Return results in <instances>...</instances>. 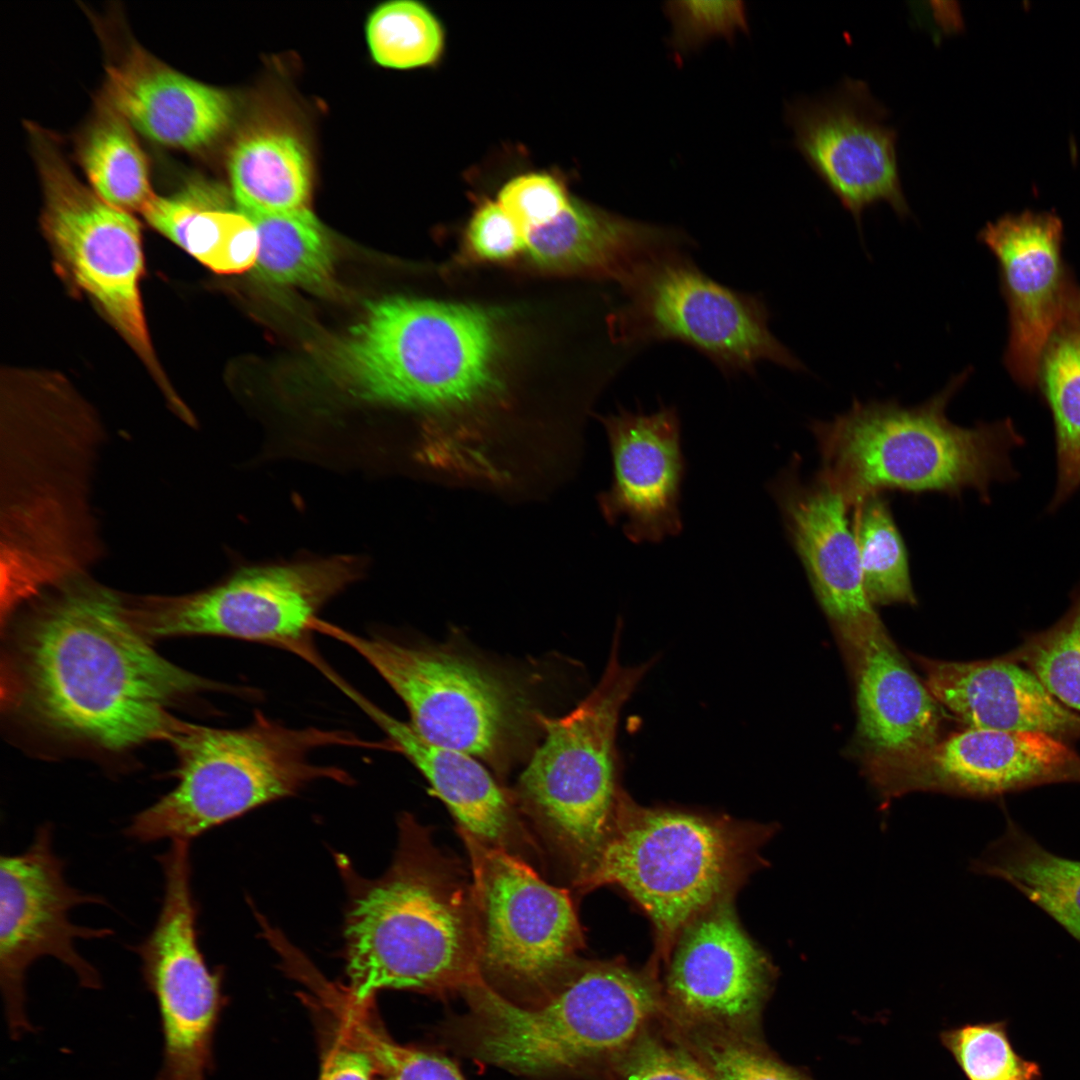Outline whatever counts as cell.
<instances>
[{
    "label": "cell",
    "instance_id": "14",
    "mask_svg": "<svg viewBox=\"0 0 1080 1080\" xmlns=\"http://www.w3.org/2000/svg\"><path fill=\"white\" fill-rule=\"evenodd\" d=\"M362 572L363 561L352 555L248 568L200 592L138 600L127 605V616L147 639L222 636L301 656L313 648L310 635L320 610Z\"/></svg>",
    "mask_w": 1080,
    "mask_h": 1080
},
{
    "label": "cell",
    "instance_id": "12",
    "mask_svg": "<svg viewBox=\"0 0 1080 1080\" xmlns=\"http://www.w3.org/2000/svg\"><path fill=\"white\" fill-rule=\"evenodd\" d=\"M620 284L626 301L614 314L612 329L625 345L680 341L726 374L752 372L761 361L805 370L771 333L769 311L759 296L711 279L681 247L641 261Z\"/></svg>",
    "mask_w": 1080,
    "mask_h": 1080
},
{
    "label": "cell",
    "instance_id": "15",
    "mask_svg": "<svg viewBox=\"0 0 1080 1080\" xmlns=\"http://www.w3.org/2000/svg\"><path fill=\"white\" fill-rule=\"evenodd\" d=\"M158 860L164 875L161 909L151 932L134 947L159 1015L162 1059L154 1080H206L221 978L198 945L189 850L176 846Z\"/></svg>",
    "mask_w": 1080,
    "mask_h": 1080
},
{
    "label": "cell",
    "instance_id": "30",
    "mask_svg": "<svg viewBox=\"0 0 1080 1080\" xmlns=\"http://www.w3.org/2000/svg\"><path fill=\"white\" fill-rule=\"evenodd\" d=\"M147 222L217 273H241L255 266L258 235L242 212L212 205L192 191L156 195L142 214Z\"/></svg>",
    "mask_w": 1080,
    "mask_h": 1080
},
{
    "label": "cell",
    "instance_id": "33",
    "mask_svg": "<svg viewBox=\"0 0 1080 1080\" xmlns=\"http://www.w3.org/2000/svg\"><path fill=\"white\" fill-rule=\"evenodd\" d=\"M258 235V274L282 285L326 288L332 274V248L309 208L245 214Z\"/></svg>",
    "mask_w": 1080,
    "mask_h": 1080
},
{
    "label": "cell",
    "instance_id": "4",
    "mask_svg": "<svg viewBox=\"0 0 1080 1080\" xmlns=\"http://www.w3.org/2000/svg\"><path fill=\"white\" fill-rule=\"evenodd\" d=\"M345 944L346 993L358 1004L382 989L462 992L481 979L471 874L411 815L384 875L351 877Z\"/></svg>",
    "mask_w": 1080,
    "mask_h": 1080
},
{
    "label": "cell",
    "instance_id": "5",
    "mask_svg": "<svg viewBox=\"0 0 1080 1080\" xmlns=\"http://www.w3.org/2000/svg\"><path fill=\"white\" fill-rule=\"evenodd\" d=\"M462 993L471 1054L531 1076L617 1066L664 1008L657 973L622 960L579 958L552 991L527 1005L482 979Z\"/></svg>",
    "mask_w": 1080,
    "mask_h": 1080
},
{
    "label": "cell",
    "instance_id": "28",
    "mask_svg": "<svg viewBox=\"0 0 1080 1080\" xmlns=\"http://www.w3.org/2000/svg\"><path fill=\"white\" fill-rule=\"evenodd\" d=\"M233 197L243 214L308 208L311 162L302 141L281 128L245 133L228 156Z\"/></svg>",
    "mask_w": 1080,
    "mask_h": 1080
},
{
    "label": "cell",
    "instance_id": "24",
    "mask_svg": "<svg viewBox=\"0 0 1080 1080\" xmlns=\"http://www.w3.org/2000/svg\"><path fill=\"white\" fill-rule=\"evenodd\" d=\"M934 699L969 728L1080 738V714L1058 701L1027 668L1002 656L973 662L918 657Z\"/></svg>",
    "mask_w": 1080,
    "mask_h": 1080
},
{
    "label": "cell",
    "instance_id": "18",
    "mask_svg": "<svg viewBox=\"0 0 1080 1080\" xmlns=\"http://www.w3.org/2000/svg\"><path fill=\"white\" fill-rule=\"evenodd\" d=\"M888 115L866 82L851 78L824 96L785 104L794 146L859 229L863 212L879 202L901 219L911 215L900 180L898 133L886 123Z\"/></svg>",
    "mask_w": 1080,
    "mask_h": 1080
},
{
    "label": "cell",
    "instance_id": "42",
    "mask_svg": "<svg viewBox=\"0 0 1080 1080\" xmlns=\"http://www.w3.org/2000/svg\"><path fill=\"white\" fill-rule=\"evenodd\" d=\"M498 203L526 234L555 220L570 198L563 186L547 174H526L508 182Z\"/></svg>",
    "mask_w": 1080,
    "mask_h": 1080
},
{
    "label": "cell",
    "instance_id": "23",
    "mask_svg": "<svg viewBox=\"0 0 1080 1080\" xmlns=\"http://www.w3.org/2000/svg\"><path fill=\"white\" fill-rule=\"evenodd\" d=\"M932 791L995 797L1055 783H1080V755L1065 741L1033 731L967 728L920 756Z\"/></svg>",
    "mask_w": 1080,
    "mask_h": 1080
},
{
    "label": "cell",
    "instance_id": "25",
    "mask_svg": "<svg viewBox=\"0 0 1080 1080\" xmlns=\"http://www.w3.org/2000/svg\"><path fill=\"white\" fill-rule=\"evenodd\" d=\"M338 688L385 733L393 751L400 752L421 772L431 792L455 818L457 829L514 854L518 845L533 844L511 793L478 759L427 741L410 723L390 715L345 681Z\"/></svg>",
    "mask_w": 1080,
    "mask_h": 1080
},
{
    "label": "cell",
    "instance_id": "40",
    "mask_svg": "<svg viewBox=\"0 0 1080 1080\" xmlns=\"http://www.w3.org/2000/svg\"><path fill=\"white\" fill-rule=\"evenodd\" d=\"M663 11L671 24L667 42L677 63L713 38L732 43L738 33L749 32L743 1H667Z\"/></svg>",
    "mask_w": 1080,
    "mask_h": 1080
},
{
    "label": "cell",
    "instance_id": "38",
    "mask_svg": "<svg viewBox=\"0 0 1080 1080\" xmlns=\"http://www.w3.org/2000/svg\"><path fill=\"white\" fill-rule=\"evenodd\" d=\"M1006 1021L965 1024L940 1039L968 1080H1041L1040 1065L1013 1047Z\"/></svg>",
    "mask_w": 1080,
    "mask_h": 1080
},
{
    "label": "cell",
    "instance_id": "26",
    "mask_svg": "<svg viewBox=\"0 0 1080 1080\" xmlns=\"http://www.w3.org/2000/svg\"><path fill=\"white\" fill-rule=\"evenodd\" d=\"M844 648L855 674L859 734L871 757L912 753L938 740L936 700L883 625Z\"/></svg>",
    "mask_w": 1080,
    "mask_h": 1080
},
{
    "label": "cell",
    "instance_id": "34",
    "mask_svg": "<svg viewBox=\"0 0 1080 1080\" xmlns=\"http://www.w3.org/2000/svg\"><path fill=\"white\" fill-rule=\"evenodd\" d=\"M851 521L863 583L873 605L915 604L908 551L883 494L857 504Z\"/></svg>",
    "mask_w": 1080,
    "mask_h": 1080
},
{
    "label": "cell",
    "instance_id": "16",
    "mask_svg": "<svg viewBox=\"0 0 1080 1080\" xmlns=\"http://www.w3.org/2000/svg\"><path fill=\"white\" fill-rule=\"evenodd\" d=\"M104 899L70 886L64 862L52 848V826L38 827L21 854L0 858V986L9 1035L18 1040L34 1032L27 1014L25 978L39 958L51 956L69 967L87 989L102 986L97 969L75 948L78 939L110 936L108 928L72 923L69 911Z\"/></svg>",
    "mask_w": 1080,
    "mask_h": 1080
},
{
    "label": "cell",
    "instance_id": "35",
    "mask_svg": "<svg viewBox=\"0 0 1080 1080\" xmlns=\"http://www.w3.org/2000/svg\"><path fill=\"white\" fill-rule=\"evenodd\" d=\"M333 999L339 1037L368 1055L378 1080H465L449 1059L392 1040L371 1017V1001L358 1004L346 993Z\"/></svg>",
    "mask_w": 1080,
    "mask_h": 1080
},
{
    "label": "cell",
    "instance_id": "11",
    "mask_svg": "<svg viewBox=\"0 0 1080 1080\" xmlns=\"http://www.w3.org/2000/svg\"><path fill=\"white\" fill-rule=\"evenodd\" d=\"M28 130L43 191L41 227L58 271L90 299L143 361L171 406H178L181 399L158 363L144 316L138 221L84 185L48 131L32 123Z\"/></svg>",
    "mask_w": 1080,
    "mask_h": 1080
},
{
    "label": "cell",
    "instance_id": "27",
    "mask_svg": "<svg viewBox=\"0 0 1080 1080\" xmlns=\"http://www.w3.org/2000/svg\"><path fill=\"white\" fill-rule=\"evenodd\" d=\"M539 266L621 283L641 261L689 240L679 229L613 214L571 199L551 223L526 233Z\"/></svg>",
    "mask_w": 1080,
    "mask_h": 1080
},
{
    "label": "cell",
    "instance_id": "20",
    "mask_svg": "<svg viewBox=\"0 0 1080 1080\" xmlns=\"http://www.w3.org/2000/svg\"><path fill=\"white\" fill-rule=\"evenodd\" d=\"M613 463L610 488L598 495L609 524L623 519L634 543H658L682 530L681 486L686 463L681 425L674 407L651 414L629 412L601 417Z\"/></svg>",
    "mask_w": 1080,
    "mask_h": 1080
},
{
    "label": "cell",
    "instance_id": "2",
    "mask_svg": "<svg viewBox=\"0 0 1080 1080\" xmlns=\"http://www.w3.org/2000/svg\"><path fill=\"white\" fill-rule=\"evenodd\" d=\"M1 431L2 610L82 574L102 554L92 484L102 431L58 376H9Z\"/></svg>",
    "mask_w": 1080,
    "mask_h": 1080
},
{
    "label": "cell",
    "instance_id": "17",
    "mask_svg": "<svg viewBox=\"0 0 1080 1080\" xmlns=\"http://www.w3.org/2000/svg\"><path fill=\"white\" fill-rule=\"evenodd\" d=\"M733 899L688 922L663 963V1016L676 1030L753 1039L775 968L741 926Z\"/></svg>",
    "mask_w": 1080,
    "mask_h": 1080
},
{
    "label": "cell",
    "instance_id": "13",
    "mask_svg": "<svg viewBox=\"0 0 1080 1080\" xmlns=\"http://www.w3.org/2000/svg\"><path fill=\"white\" fill-rule=\"evenodd\" d=\"M457 830L470 862L481 979L499 993L535 1003L556 987L584 947L571 896L520 855Z\"/></svg>",
    "mask_w": 1080,
    "mask_h": 1080
},
{
    "label": "cell",
    "instance_id": "1",
    "mask_svg": "<svg viewBox=\"0 0 1080 1080\" xmlns=\"http://www.w3.org/2000/svg\"><path fill=\"white\" fill-rule=\"evenodd\" d=\"M26 604L9 633L3 706L50 740L104 752L167 740L178 722L169 708L217 688L159 655L120 595L88 574Z\"/></svg>",
    "mask_w": 1080,
    "mask_h": 1080
},
{
    "label": "cell",
    "instance_id": "39",
    "mask_svg": "<svg viewBox=\"0 0 1080 1080\" xmlns=\"http://www.w3.org/2000/svg\"><path fill=\"white\" fill-rule=\"evenodd\" d=\"M674 1032L714 1080H813L768 1054L754 1039L705 1031Z\"/></svg>",
    "mask_w": 1080,
    "mask_h": 1080
},
{
    "label": "cell",
    "instance_id": "32",
    "mask_svg": "<svg viewBox=\"0 0 1080 1080\" xmlns=\"http://www.w3.org/2000/svg\"><path fill=\"white\" fill-rule=\"evenodd\" d=\"M1041 362L1055 424L1057 483L1051 506L1056 508L1080 487V316L1071 308Z\"/></svg>",
    "mask_w": 1080,
    "mask_h": 1080
},
{
    "label": "cell",
    "instance_id": "19",
    "mask_svg": "<svg viewBox=\"0 0 1080 1080\" xmlns=\"http://www.w3.org/2000/svg\"><path fill=\"white\" fill-rule=\"evenodd\" d=\"M800 469L795 455L767 489L815 597L844 644L883 624L864 587L850 507L823 475L806 481Z\"/></svg>",
    "mask_w": 1080,
    "mask_h": 1080
},
{
    "label": "cell",
    "instance_id": "44",
    "mask_svg": "<svg viewBox=\"0 0 1080 1080\" xmlns=\"http://www.w3.org/2000/svg\"><path fill=\"white\" fill-rule=\"evenodd\" d=\"M373 1076L368 1055L339 1037L325 1057L319 1080H372Z\"/></svg>",
    "mask_w": 1080,
    "mask_h": 1080
},
{
    "label": "cell",
    "instance_id": "36",
    "mask_svg": "<svg viewBox=\"0 0 1080 1080\" xmlns=\"http://www.w3.org/2000/svg\"><path fill=\"white\" fill-rule=\"evenodd\" d=\"M366 36L375 62L394 69L434 63L444 43L438 19L426 6L412 0L378 6L368 18Z\"/></svg>",
    "mask_w": 1080,
    "mask_h": 1080
},
{
    "label": "cell",
    "instance_id": "9",
    "mask_svg": "<svg viewBox=\"0 0 1080 1080\" xmlns=\"http://www.w3.org/2000/svg\"><path fill=\"white\" fill-rule=\"evenodd\" d=\"M615 633L604 673L590 694L561 717L539 713L544 739L512 790L520 815L570 868L573 883L589 869L615 818L616 731L620 711L652 661L623 666Z\"/></svg>",
    "mask_w": 1080,
    "mask_h": 1080
},
{
    "label": "cell",
    "instance_id": "21",
    "mask_svg": "<svg viewBox=\"0 0 1080 1080\" xmlns=\"http://www.w3.org/2000/svg\"><path fill=\"white\" fill-rule=\"evenodd\" d=\"M1062 225L1050 213L1023 212L988 223L979 238L999 261L1010 311L1007 364L1033 384L1044 351L1067 311L1060 262Z\"/></svg>",
    "mask_w": 1080,
    "mask_h": 1080
},
{
    "label": "cell",
    "instance_id": "8",
    "mask_svg": "<svg viewBox=\"0 0 1080 1080\" xmlns=\"http://www.w3.org/2000/svg\"><path fill=\"white\" fill-rule=\"evenodd\" d=\"M169 741L178 758L176 787L139 812L125 834L143 843L185 840L321 779L351 782L312 754L327 747L383 749L344 730L292 728L257 711L245 727L220 729L178 721Z\"/></svg>",
    "mask_w": 1080,
    "mask_h": 1080
},
{
    "label": "cell",
    "instance_id": "3",
    "mask_svg": "<svg viewBox=\"0 0 1080 1080\" xmlns=\"http://www.w3.org/2000/svg\"><path fill=\"white\" fill-rule=\"evenodd\" d=\"M494 319L468 305L407 298L375 302L329 352L334 378L354 397L432 415L420 459L478 479L460 417L495 393Z\"/></svg>",
    "mask_w": 1080,
    "mask_h": 1080
},
{
    "label": "cell",
    "instance_id": "6",
    "mask_svg": "<svg viewBox=\"0 0 1080 1080\" xmlns=\"http://www.w3.org/2000/svg\"><path fill=\"white\" fill-rule=\"evenodd\" d=\"M968 375L915 406L854 399L832 420L812 421L818 472L850 508L884 491L959 497L972 488L986 501L990 484L1009 475V451L1021 439L1008 420L966 428L948 419L947 406Z\"/></svg>",
    "mask_w": 1080,
    "mask_h": 1080
},
{
    "label": "cell",
    "instance_id": "43",
    "mask_svg": "<svg viewBox=\"0 0 1080 1080\" xmlns=\"http://www.w3.org/2000/svg\"><path fill=\"white\" fill-rule=\"evenodd\" d=\"M466 245L473 257L499 262L527 250V238L498 202L486 201L470 220Z\"/></svg>",
    "mask_w": 1080,
    "mask_h": 1080
},
{
    "label": "cell",
    "instance_id": "37",
    "mask_svg": "<svg viewBox=\"0 0 1080 1080\" xmlns=\"http://www.w3.org/2000/svg\"><path fill=\"white\" fill-rule=\"evenodd\" d=\"M1031 671L1063 705L1080 714V588L1065 615L1006 655Z\"/></svg>",
    "mask_w": 1080,
    "mask_h": 1080
},
{
    "label": "cell",
    "instance_id": "10",
    "mask_svg": "<svg viewBox=\"0 0 1080 1080\" xmlns=\"http://www.w3.org/2000/svg\"><path fill=\"white\" fill-rule=\"evenodd\" d=\"M313 632L363 658L402 700L427 741L506 773L530 748L538 712L521 689L469 657L436 647L363 636L318 618Z\"/></svg>",
    "mask_w": 1080,
    "mask_h": 1080
},
{
    "label": "cell",
    "instance_id": "29",
    "mask_svg": "<svg viewBox=\"0 0 1080 1080\" xmlns=\"http://www.w3.org/2000/svg\"><path fill=\"white\" fill-rule=\"evenodd\" d=\"M970 868L1010 883L1080 943V861L1047 850L1008 817Z\"/></svg>",
    "mask_w": 1080,
    "mask_h": 1080
},
{
    "label": "cell",
    "instance_id": "22",
    "mask_svg": "<svg viewBox=\"0 0 1080 1080\" xmlns=\"http://www.w3.org/2000/svg\"><path fill=\"white\" fill-rule=\"evenodd\" d=\"M102 95L134 130L159 145L187 152L214 144L235 114L227 91L180 73L134 41L110 57Z\"/></svg>",
    "mask_w": 1080,
    "mask_h": 1080
},
{
    "label": "cell",
    "instance_id": "7",
    "mask_svg": "<svg viewBox=\"0 0 1080 1080\" xmlns=\"http://www.w3.org/2000/svg\"><path fill=\"white\" fill-rule=\"evenodd\" d=\"M774 825L675 808L643 807L620 791L610 833L574 886H615L650 919L659 970L681 929L716 903L734 898L762 865Z\"/></svg>",
    "mask_w": 1080,
    "mask_h": 1080
},
{
    "label": "cell",
    "instance_id": "41",
    "mask_svg": "<svg viewBox=\"0 0 1080 1080\" xmlns=\"http://www.w3.org/2000/svg\"><path fill=\"white\" fill-rule=\"evenodd\" d=\"M617 1067L623 1080H714L679 1041L670 1043L648 1032Z\"/></svg>",
    "mask_w": 1080,
    "mask_h": 1080
},
{
    "label": "cell",
    "instance_id": "31",
    "mask_svg": "<svg viewBox=\"0 0 1080 1080\" xmlns=\"http://www.w3.org/2000/svg\"><path fill=\"white\" fill-rule=\"evenodd\" d=\"M76 155L90 187L110 205L143 214L156 196L134 128L103 95L77 138Z\"/></svg>",
    "mask_w": 1080,
    "mask_h": 1080
}]
</instances>
